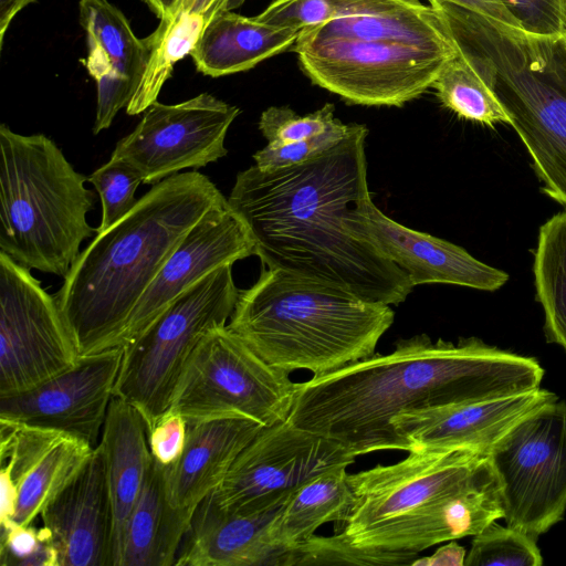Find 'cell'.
Returning a JSON list of instances; mask_svg holds the SVG:
<instances>
[{
  "label": "cell",
  "instance_id": "cell-10",
  "mask_svg": "<svg viewBox=\"0 0 566 566\" xmlns=\"http://www.w3.org/2000/svg\"><path fill=\"white\" fill-rule=\"evenodd\" d=\"M303 73L348 104L397 106L417 98L458 54L452 40L411 43L395 40L295 41Z\"/></svg>",
  "mask_w": 566,
  "mask_h": 566
},
{
  "label": "cell",
  "instance_id": "cell-17",
  "mask_svg": "<svg viewBox=\"0 0 566 566\" xmlns=\"http://www.w3.org/2000/svg\"><path fill=\"white\" fill-rule=\"evenodd\" d=\"M353 224L407 274L413 287L446 283L492 292L509 280L505 272L476 260L463 248L390 219L371 197L356 210Z\"/></svg>",
  "mask_w": 566,
  "mask_h": 566
},
{
  "label": "cell",
  "instance_id": "cell-32",
  "mask_svg": "<svg viewBox=\"0 0 566 566\" xmlns=\"http://www.w3.org/2000/svg\"><path fill=\"white\" fill-rule=\"evenodd\" d=\"M536 538L510 526L491 523L474 535L464 566H541Z\"/></svg>",
  "mask_w": 566,
  "mask_h": 566
},
{
  "label": "cell",
  "instance_id": "cell-12",
  "mask_svg": "<svg viewBox=\"0 0 566 566\" xmlns=\"http://www.w3.org/2000/svg\"><path fill=\"white\" fill-rule=\"evenodd\" d=\"M80 358L55 296L0 251V396L30 390Z\"/></svg>",
  "mask_w": 566,
  "mask_h": 566
},
{
  "label": "cell",
  "instance_id": "cell-2",
  "mask_svg": "<svg viewBox=\"0 0 566 566\" xmlns=\"http://www.w3.org/2000/svg\"><path fill=\"white\" fill-rule=\"evenodd\" d=\"M543 375L534 358L480 339L454 344L420 334L399 339L390 353L296 382L287 421L336 440L355 457L409 452L391 426L399 413L522 394L538 388Z\"/></svg>",
  "mask_w": 566,
  "mask_h": 566
},
{
  "label": "cell",
  "instance_id": "cell-27",
  "mask_svg": "<svg viewBox=\"0 0 566 566\" xmlns=\"http://www.w3.org/2000/svg\"><path fill=\"white\" fill-rule=\"evenodd\" d=\"M352 499L345 467L314 476L289 495L272 526L275 543L287 552V566L293 565L296 549L308 543L319 526L344 520Z\"/></svg>",
  "mask_w": 566,
  "mask_h": 566
},
{
  "label": "cell",
  "instance_id": "cell-19",
  "mask_svg": "<svg viewBox=\"0 0 566 566\" xmlns=\"http://www.w3.org/2000/svg\"><path fill=\"white\" fill-rule=\"evenodd\" d=\"M555 400L553 392L538 387L500 398L403 411L391 419V426L409 452L469 448L488 453L517 421Z\"/></svg>",
  "mask_w": 566,
  "mask_h": 566
},
{
  "label": "cell",
  "instance_id": "cell-35",
  "mask_svg": "<svg viewBox=\"0 0 566 566\" xmlns=\"http://www.w3.org/2000/svg\"><path fill=\"white\" fill-rule=\"evenodd\" d=\"M0 564L18 566H59L57 552L46 527L11 523L1 527Z\"/></svg>",
  "mask_w": 566,
  "mask_h": 566
},
{
  "label": "cell",
  "instance_id": "cell-45",
  "mask_svg": "<svg viewBox=\"0 0 566 566\" xmlns=\"http://www.w3.org/2000/svg\"><path fill=\"white\" fill-rule=\"evenodd\" d=\"M562 4H563V9H564V12H565V15H566V0H562Z\"/></svg>",
  "mask_w": 566,
  "mask_h": 566
},
{
  "label": "cell",
  "instance_id": "cell-18",
  "mask_svg": "<svg viewBox=\"0 0 566 566\" xmlns=\"http://www.w3.org/2000/svg\"><path fill=\"white\" fill-rule=\"evenodd\" d=\"M93 447L69 433L0 418V454L18 501L12 522L30 525L75 478Z\"/></svg>",
  "mask_w": 566,
  "mask_h": 566
},
{
  "label": "cell",
  "instance_id": "cell-1",
  "mask_svg": "<svg viewBox=\"0 0 566 566\" xmlns=\"http://www.w3.org/2000/svg\"><path fill=\"white\" fill-rule=\"evenodd\" d=\"M367 135L365 125L354 123L338 144L308 161L273 170L253 165L238 172L227 200L264 268L398 305L413 289L407 274L353 226L355 211L370 197Z\"/></svg>",
  "mask_w": 566,
  "mask_h": 566
},
{
  "label": "cell",
  "instance_id": "cell-4",
  "mask_svg": "<svg viewBox=\"0 0 566 566\" xmlns=\"http://www.w3.org/2000/svg\"><path fill=\"white\" fill-rule=\"evenodd\" d=\"M227 202L206 175L179 172L96 232L54 295L81 356L119 346L133 310L180 240L208 210Z\"/></svg>",
  "mask_w": 566,
  "mask_h": 566
},
{
  "label": "cell",
  "instance_id": "cell-21",
  "mask_svg": "<svg viewBox=\"0 0 566 566\" xmlns=\"http://www.w3.org/2000/svg\"><path fill=\"white\" fill-rule=\"evenodd\" d=\"M40 516L59 566H111L112 509L99 446Z\"/></svg>",
  "mask_w": 566,
  "mask_h": 566
},
{
  "label": "cell",
  "instance_id": "cell-23",
  "mask_svg": "<svg viewBox=\"0 0 566 566\" xmlns=\"http://www.w3.org/2000/svg\"><path fill=\"white\" fill-rule=\"evenodd\" d=\"M264 427L248 418L187 422L181 457L166 467V486L172 506L195 511L222 483L239 453Z\"/></svg>",
  "mask_w": 566,
  "mask_h": 566
},
{
  "label": "cell",
  "instance_id": "cell-29",
  "mask_svg": "<svg viewBox=\"0 0 566 566\" xmlns=\"http://www.w3.org/2000/svg\"><path fill=\"white\" fill-rule=\"evenodd\" d=\"M534 277L547 337L566 350V211L555 214L539 229Z\"/></svg>",
  "mask_w": 566,
  "mask_h": 566
},
{
  "label": "cell",
  "instance_id": "cell-24",
  "mask_svg": "<svg viewBox=\"0 0 566 566\" xmlns=\"http://www.w3.org/2000/svg\"><path fill=\"white\" fill-rule=\"evenodd\" d=\"M98 446L104 454L112 509L111 566H120L128 518L153 460L142 413L114 396Z\"/></svg>",
  "mask_w": 566,
  "mask_h": 566
},
{
  "label": "cell",
  "instance_id": "cell-34",
  "mask_svg": "<svg viewBox=\"0 0 566 566\" xmlns=\"http://www.w3.org/2000/svg\"><path fill=\"white\" fill-rule=\"evenodd\" d=\"M334 112L332 103L306 115H298L289 106H271L261 114L259 129L268 144L285 145L323 133L335 122Z\"/></svg>",
  "mask_w": 566,
  "mask_h": 566
},
{
  "label": "cell",
  "instance_id": "cell-40",
  "mask_svg": "<svg viewBox=\"0 0 566 566\" xmlns=\"http://www.w3.org/2000/svg\"><path fill=\"white\" fill-rule=\"evenodd\" d=\"M475 13L482 14L502 24L521 29L518 22L507 11L501 0H442ZM522 30V29H521Z\"/></svg>",
  "mask_w": 566,
  "mask_h": 566
},
{
  "label": "cell",
  "instance_id": "cell-31",
  "mask_svg": "<svg viewBox=\"0 0 566 566\" xmlns=\"http://www.w3.org/2000/svg\"><path fill=\"white\" fill-rule=\"evenodd\" d=\"M420 3L419 0H274L256 17L268 24L302 30L329 20L381 14Z\"/></svg>",
  "mask_w": 566,
  "mask_h": 566
},
{
  "label": "cell",
  "instance_id": "cell-44",
  "mask_svg": "<svg viewBox=\"0 0 566 566\" xmlns=\"http://www.w3.org/2000/svg\"><path fill=\"white\" fill-rule=\"evenodd\" d=\"M150 10L159 18L169 14L178 0H143Z\"/></svg>",
  "mask_w": 566,
  "mask_h": 566
},
{
  "label": "cell",
  "instance_id": "cell-14",
  "mask_svg": "<svg viewBox=\"0 0 566 566\" xmlns=\"http://www.w3.org/2000/svg\"><path fill=\"white\" fill-rule=\"evenodd\" d=\"M239 113L209 93L171 105L156 101L135 129L117 142L111 157L127 163L143 184L154 186L224 157L226 136Z\"/></svg>",
  "mask_w": 566,
  "mask_h": 566
},
{
  "label": "cell",
  "instance_id": "cell-5",
  "mask_svg": "<svg viewBox=\"0 0 566 566\" xmlns=\"http://www.w3.org/2000/svg\"><path fill=\"white\" fill-rule=\"evenodd\" d=\"M394 318L389 305L264 268L253 285L239 291L227 326L269 365L322 376L374 355Z\"/></svg>",
  "mask_w": 566,
  "mask_h": 566
},
{
  "label": "cell",
  "instance_id": "cell-8",
  "mask_svg": "<svg viewBox=\"0 0 566 566\" xmlns=\"http://www.w3.org/2000/svg\"><path fill=\"white\" fill-rule=\"evenodd\" d=\"M232 265L201 279L123 345L114 396L142 413L147 433L168 411L185 364L200 339L230 319L240 291Z\"/></svg>",
  "mask_w": 566,
  "mask_h": 566
},
{
  "label": "cell",
  "instance_id": "cell-30",
  "mask_svg": "<svg viewBox=\"0 0 566 566\" xmlns=\"http://www.w3.org/2000/svg\"><path fill=\"white\" fill-rule=\"evenodd\" d=\"M432 87L441 104L463 119L489 126L510 124L494 92L459 49L458 54L443 66Z\"/></svg>",
  "mask_w": 566,
  "mask_h": 566
},
{
  "label": "cell",
  "instance_id": "cell-42",
  "mask_svg": "<svg viewBox=\"0 0 566 566\" xmlns=\"http://www.w3.org/2000/svg\"><path fill=\"white\" fill-rule=\"evenodd\" d=\"M0 485H1V510H0V524L1 527H7L12 523L13 515L17 509L18 492L13 479L11 476V468L8 463L2 464L0 471Z\"/></svg>",
  "mask_w": 566,
  "mask_h": 566
},
{
  "label": "cell",
  "instance_id": "cell-38",
  "mask_svg": "<svg viewBox=\"0 0 566 566\" xmlns=\"http://www.w3.org/2000/svg\"><path fill=\"white\" fill-rule=\"evenodd\" d=\"M153 458L170 467L181 457L187 439V420L178 412L167 411L148 431Z\"/></svg>",
  "mask_w": 566,
  "mask_h": 566
},
{
  "label": "cell",
  "instance_id": "cell-16",
  "mask_svg": "<svg viewBox=\"0 0 566 566\" xmlns=\"http://www.w3.org/2000/svg\"><path fill=\"white\" fill-rule=\"evenodd\" d=\"M251 255H254L253 240L228 202L208 210L184 235L136 304L119 346L140 335L201 279Z\"/></svg>",
  "mask_w": 566,
  "mask_h": 566
},
{
  "label": "cell",
  "instance_id": "cell-41",
  "mask_svg": "<svg viewBox=\"0 0 566 566\" xmlns=\"http://www.w3.org/2000/svg\"><path fill=\"white\" fill-rule=\"evenodd\" d=\"M465 549L454 539L439 547L432 555L417 557L412 566H464Z\"/></svg>",
  "mask_w": 566,
  "mask_h": 566
},
{
  "label": "cell",
  "instance_id": "cell-6",
  "mask_svg": "<svg viewBox=\"0 0 566 566\" xmlns=\"http://www.w3.org/2000/svg\"><path fill=\"white\" fill-rule=\"evenodd\" d=\"M504 107L544 191L566 206V34L543 36L429 0Z\"/></svg>",
  "mask_w": 566,
  "mask_h": 566
},
{
  "label": "cell",
  "instance_id": "cell-7",
  "mask_svg": "<svg viewBox=\"0 0 566 566\" xmlns=\"http://www.w3.org/2000/svg\"><path fill=\"white\" fill-rule=\"evenodd\" d=\"M0 251L30 270L65 277L96 229L94 196L44 134L0 126Z\"/></svg>",
  "mask_w": 566,
  "mask_h": 566
},
{
  "label": "cell",
  "instance_id": "cell-33",
  "mask_svg": "<svg viewBox=\"0 0 566 566\" xmlns=\"http://www.w3.org/2000/svg\"><path fill=\"white\" fill-rule=\"evenodd\" d=\"M87 180L96 189L102 203L101 232L126 216L137 203L135 192L143 184L140 175L127 163L111 157Z\"/></svg>",
  "mask_w": 566,
  "mask_h": 566
},
{
  "label": "cell",
  "instance_id": "cell-37",
  "mask_svg": "<svg viewBox=\"0 0 566 566\" xmlns=\"http://www.w3.org/2000/svg\"><path fill=\"white\" fill-rule=\"evenodd\" d=\"M527 33L543 36L566 34V15L562 0H501Z\"/></svg>",
  "mask_w": 566,
  "mask_h": 566
},
{
  "label": "cell",
  "instance_id": "cell-9",
  "mask_svg": "<svg viewBox=\"0 0 566 566\" xmlns=\"http://www.w3.org/2000/svg\"><path fill=\"white\" fill-rule=\"evenodd\" d=\"M295 391L289 373L224 325L210 329L190 354L168 411L187 422L248 418L270 427L287 420Z\"/></svg>",
  "mask_w": 566,
  "mask_h": 566
},
{
  "label": "cell",
  "instance_id": "cell-13",
  "mask_svg": "<svg viewBox=\"0 0 566 566\" xmlns=\"http://www.w3.org/2000/svg\"><path fill=\"white\" fill-rule=\"evenodd\" d=\"M355 458L336 440L286 420L264 427L239 453L214 497L226 512L254 511L286 499L327 470L347 468Z\"/></svg>",
  "mask_w": 566,
  "mask_h": 566
},
{
  "label": "cell",
  "instance_id": "cell-28",
  "mask_svg": "<svg viewBox=\"0 0 566 566\" xmlns=\"http://www.w3.org/2000/svg\"><path fill=\"white\" fill-rule=\"evenodd\" d=\"M205 27L202 17L178 12L161 18L156 30L143 39L148 60L140 84L126 106L128 115L144 113L157 101L174 65L190 55Z\"/></svg>",
  "mask_w": 566,
  "mask_h": 566
},
{
  "label": "cell",
  "instance_id": "cell-26",
  "mask_svg": "<svg viewBox=\"0 0 566 566\" xmlns=\"http://www.w3.org/2000/svg\"><path fill=\"white\" fill-rule=\"evenodd\" d=\"M192 514L171 505L166 467L153 458L128 518L120 566H175Z\"/></svg>",
  "mask_w": 566,
  "mask_h": 566
},
{
  "label": "cell",
  "instance_id": "cell-36",
  "mask_svg": "<svg viewBox=\"0 0 566 566\" xmlns=\"http://www.w3.org/2000/svg\"><path fill=\"white\" fill-rule=\"evenodd\" d=\"M338 118L323 133L311 138L285 145L268 144L253 155L254 165L262 170H273L308 161L338 144L353 128Z\"/></svg>",
  "mask_w": 566,
  "mask_h": 566
},
{
  "label": "cell",
  "instance_id": "cell-3",
  "mask_svg": "<svg viewBox=\"0 0 566 566\" xmlns=\"http://www.w3.org/2000/svg\"><path fill=\"white\" fill-rule=\"evenodd\" d=\"M352 503L334 536L382 565H411L439 543L474 536L503 505L486 453L417 449L389 465L348 474Z\"/></svg>",
  "mask_w": 566,
  "mask_h": 566
},
{
  "label": "cell",
  "instance_id": "cell-15",
  "mask_svg": "<svg viewBox=\"0 0 566 566\" xmlns=\"http://www.w3.org/2000/svg\"><path fill=\"white\" fill-rule=\"evenodd\" d=\"M123 346L81 356L69 370L27 391L0 396V418L59 430L98 446Z\"/></svg>",
  "mask_w": 566,
  "mask_h": 566
},
{
  "label": "cell",
  "instance_id": "cell-25",
  "mask_svg": "<svg viewBox=\"0 0 566 566\" xmlns=\"http://www.w3.org/2000/svg\"><path fill=\"white\" fill-rule=\"evenodd\" d=\"M301 30L268 24L233 11L214 17L190 56L197 71L212 77L251 70L294 45Z\"/></svg>",
  "mask_w": 566,
  "mask_h": 566
},
{
  "label": "cell",
  "instance_id": "cell-20",
  "mask_svg": "<svg viewBox=\"0 0 566 566\" xmlns=\"http://www.w3.org/2000/svg\"><path fill=\"white\" fill-rule=\"evenodd\" d=\"M286 499L254 511L230 513L219 507L213 490L196 506L175 566H287V552L275 543L272 533Z\"/></svg>",
  "mask_w": 566,
  "mask_h": 566
},
{
  "label": "cell",
  "instance_id": "cell-22",
  "mask_svg": "<svg viewBox=\"0 0 566 566\" xmlns=\"http://www.w3.org/2000/svg\"><path fill=\"white\" fill-rule=\"evenodd\" d=\"M78 7L87 44L83 63L97 88L93 125L97 135L111 126L137 91L148 53L124 13L108 0H80Z\"/></svg>",
  "mask_w": 566,
  "mask_h": 566
},
{
  "label": "cell",
  "instance_id": "cell-11",
  "mask_svg": "<svg viewBox=\"0 0 566 566\" xmlns=\"http://www.w3.org/2000/svg\"><path fill=\"white\" fill-rule=\"evenodd\" d=\"M497 478L506 525L533 537L566 511V402L517 421L486 453Z\"/></svg>",
  "mask_w": 566,
  "mask_h": 566
},
{
  "label": "cell",
  "instance_id": "cell-43",
  "mask_svg": "<svg viewBox=\"0 0 566 566\" xmlns=\"http://www.w3.org/2000/svg\"><path fill=\"white\" fill-rule=\"evenodd\" d=\"M36 0H0V46L11 21L24 7Z\"/></svg>",
  "mask_w": 566,
  "mask_h": 566
},
{
  "label": "cell",
  "instance_id": "cell-39",
  "mask_svg": "<svg viewBox=\"0 0 566 566\" xmlns=\"http://www.w3.org/2000/svg\"><path fill=\"white\" fill-rule=\"evenodd\" d=\"M245 0H178L167 15L184 12L203 18L206 25L217 15L239 8ZM166 17V15H165Z\"/></svg>",
  "mask_w": 566,
  "mask_h": 566
}]
</instances>
